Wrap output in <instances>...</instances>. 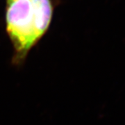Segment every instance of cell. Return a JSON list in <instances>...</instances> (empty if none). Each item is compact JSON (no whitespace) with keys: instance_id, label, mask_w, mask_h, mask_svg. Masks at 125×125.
Segmentation results:
<instances>
[{"instance_id":"6da1fadb","label":"cell","mask_w":125,"mask_h":125,"mask_svg":"<svg viewBox=\"0 0 125 125\" xmlns=\"http://www.w3.org/2000/svg\"><path fill=\"white\" fill-rule=\"evenodd\" d=\"M6 30L14 49L12 62L18 66L48 30L54 6L52 0H6Z\"/></svg>"}]
</instances>
